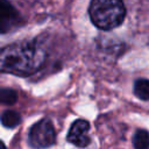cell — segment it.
I'll return each mask as SVG.
<instances>
[{"mask_svg":"<svg viewBox=\"0 0 149 149\" xmlns=\"http://www.w3.org/2000/svg\"><path fill=\"white\" fill-rule=\"evenodd\" d=\"M45 57V49L37 40L16 42L1 49V71L14 76H30L42 68Z\"/></svg>","mask_w":149,"mask_h":149,"instance_id":"obj_1","label":"cell"},{"mask_svg":"<svg viewBox=\"0 0 149 149\" xmlns=\"http://www.w3.org/2000/svg\"><path fill=\"white\" fill-rule=\"evenodd\" d=\"M88 15L98 29L112 30L122 24L126 8L122 0H91Z\"/></svg>","mask_w":149,"mask_h":149,"instance_id":"obj_2","label":"cell"},{"mask_svg":"<svg viewBox=\"0 0 149 149\" xmlns=\"http://www.w3.org/2000/svg\"><path fill=\"white\" fill-rule=\"evenodd\" d=\"M28 142L34 149H45L55 144L56 132L49 119H42L31 126L28 134Z\"/></svg>","mask_w":149,"mask_h":149,"instance_id":"obj_3","label":"cell"},{"mask_svg":"<svg viewBox=\"0 0 149 149\" xmlns=\"http://www.w3.org/2000/svg\"><path fill=\"white\" fill-rule=\"evenodd\" d=\"M88 130H90L88 121L84 119H78L71 125L66 140L78 148H85L91 143Z\"/></svg>","mask_w":149,"mask_h":149,"instance_id":"obj_4","label":"cell"},{"mask_svg":"<svg viewBox=\"0 0 149 149\" xmlns=\"http://www.w3.org/2000/svg\"><path fill=\"white\" fill-rule=\"evenodd\" d=\"M21 22V16L16 8L8 1L1 0L0 3V29L2 34L17 27Z\"/></svg>","mask_w":149,"mask_h":149,"instance_id":"obj_5","label":"cell"},{"mask_svg":"<svg viewBox=\"0 0 149 149\" xmlns=\"http://www.w3.org/2000/svg\"><path fill=\"white\" fill-rule=\"evenodd\" d=\"M133 90H134V94L139 99L143 101L149 100V79H146V78L136 79L134 83Z\"/></svg>","mask_w":149,"mask_h":149,"instance_id":"obj_6","label":"cell"},{"mask_svg":"<svg viewBox=\"0 0 149 149\" xmlns=\"http://www.w3.org/2000/svg\"><path fill=\"white\" fill-rule=\"evenodd\" d=\"M1 122L6 128H15L21 122V115L16 111L7 109L1 115Z\"/></svg>","mask_w":149,"mask_h":149,"instance_id":"obj_7","label":"cell"},{"mask_svg":"<svg viewBox=\"0 0 149 149\" xmlns=\"http://www.w3.org/2000/svg\"><path fill=\"white\" fill-rule=\"evenodd\" d=\"M133 146L135 149H149V132L137 129L133 136Z\"/></svg>","mask_w":149,"mask_h":149,"instance_id":"obj_8","label":"cell"},{"mask_svg":"<svg viewBox=\"0 0 149 149\" xmlns=\"http://www.w3.org/2000/svg\"><path fill=\"white\" fill-rule=\"evenodd\" d=\"M17 100V94L13 88L3 87L0 91V101L3 105H14Z\"/></svg>","mask_w":149,"mask_h":149,"instance_id":"obj_9","label":"cell"},{"mask_svg":"<svg viewBox=\"0 0 149 149\" xmlns=\"http://www.w3.org/2000/svg\"><path fill=\"white\" fill-rule=\"evenodd\" d=\"M1 149H6V146H5L3 142H1Z\"/></svg>","mask_w":149,"mask_h":149,"instance_id":"obj_10","label":"cell"}]
</instances>
